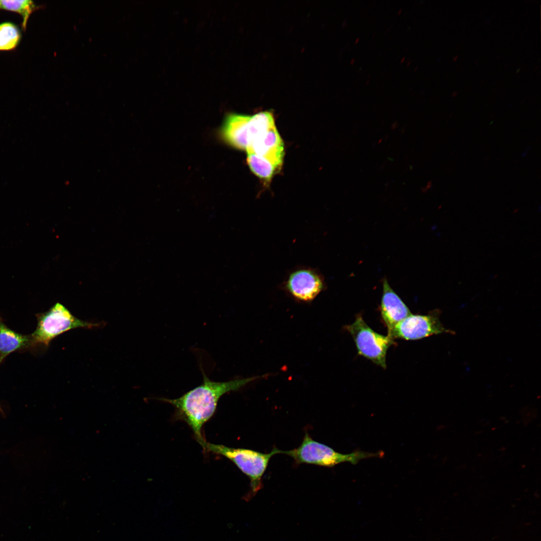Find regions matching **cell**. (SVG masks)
<instances>
[{
    "mask_svg": "<svg viewBox=\"0 0 541 541\" xmlns=\"http://www.w3.org/2000/svg\"><path fill=\"white\" fill-rule=\"evenodd\" d=\"M205 451L225 457L232 462L250 480V490L244 499L249 500L262 487V478L270 458L282 453L274 448L269 453L242 448H233L208 442L203 439L198 442Z\"/></svg>",
    "mask_w": 541,
    "mask_h": 541,
    "instance_id": "7a4b0ae2",
    "label": "cell"
},
{
    "mask_svg": "<svg viewBox=\"0 0 541 541\" xmlns=\"http://www.w3.org/2000/svg\"><path fill=\"white\" fill-rule=\"evenodd\" d=\"M202 374V383L181 396L175 399H159L174 407L177 417L190 426L198 442L204 439L202 435V427L214 414L219 399L257 378L253 377L216 382L210 380L203 372Z\"/></svg>",
    "mask_w": 541,
    "mask_h": 541,
    "instance_id": "6da1fadb",
    "label": "cell"
},
{
    "mask_svg": "<svg viewBox=\"0 0 541 541\" xmlns=\"http://www.w3.org/2000/svg\"><path fill=\"white\" fill-rule=\"evenodd\" d=\"M31 345L30 335H24L12 330L0 318V355L4 358L14 352Z\"/></svg>",
    "mask_w": 541,
    "mask_h": 541,
    "instance_id": "8fae6325",
    "label": "cell"
},
{
    "mask_svg": "<svg viewBox=\"0 0 541 541\" xmlns=\"http://www.w3.org/2000/svg\"><path fill=\"white\" fill-rule=\"evenodd\" d=\"M247 162L251 171L265 181H270L277 169L269 161L254 154H247Z\"/></svg>",
    "mask_w": 541,
    "mask_h": 541,
    "instance_id": "9a60e30c",
    "label": "cell"
},
{
    "mask_svg": "<svg viewBox=\"0 0 541 541\" xmlns=\"http://www.w3.org/2000/svg\"><path fill=\"white\" fill-rule=\"evenodd\" d=\"M355 343L358 353L384 369L386 368V354L394 344V339L373 331L358 315L355 321L345 326Z\"/></svg>",
    "mask_w": 541,
    "mask_h": 541,
    "instance_id": "5b68a950",
    "label": "cell"
},
{
    "mask_svg": "<svg viewBox=\"0 0 541 541\" xmlns=\"http://www.w3.org/2000/svg\"><path fill=\"white\" fill-rule=\"evenodd\" d=\"M381 315L389 335L394 327L411 314L409 308L394 291L385 279L381 302Z\"/></svg>",
    "mask_w": 541,
    "mask_h": 541,
    "instance_id": "9c48e42d",
    "label": "cell"
},
{
    "mask_svg": "<svg viewBox=\"0 0 541 541\" xmlns=\"http://www.w3.org/2000/svg\"><path fill=\"white\" fill-rule=\"evenodd\" d=\"M275 126L274 117L270 112H260L251 116L248 125V143L252 138Z\"/></svg>",
    "mask_w": 541,
    "mask_h": 541,
    "instance_id": "4fadbf2b",
    "label": "cell"
},
{
    "mask_svg": "<svg viewBox=\"0 0 541 541\" xmlns=\"http://www.w3.org/2000/svg\"><path fill=\"white\" fill-rule=\"evenodd\" d=\"M246 151L267 160L277 170L283 165L284 144L276 126L251 139Z\"/></svg>",
    "mask_w": 541,
    "mask_h": 541,
    "instance_id": "ba28073f",
    "label": "cell"
},
{
    "mask_svg": "<svg viewBox=\"0 0 541 541\" xmlns=\"http://www.w3.org/2000/svg\"><path fill=\"white\" fill-rule=\"evenodd\" d=\"M440 313L436 310L427 315L411 314L398 323L388 336L393 339L416 340L442 333L455 334V332L443 326L440 320Z\"/></svg>",
    "mask_w": 541,
    "mask_h": 541,
    "instance_id": "8992f818",
    "label": "cell"
},
{
    "mask_svg": "<svg viewBox=\"0 0 541 541\" xmlns=\"http://www.w3.org/2000/svg\"><path fill=\"white\" fill-rule=\"evenodd\" d=\"M324 288V281L321 275L309 268L294 270L289 275L285 283V288L290 294L303 302L313 301Z\"/></svg>",
    "mask_w": 541,
    "mask_h": 541,
    "instance_id": "52a82bcc",
    "label": "cell"
},
{
    "mask_svg": "<svg viewBox=\"0 0 541 541\" xmlns=\"http://www.w3.org/2000/svg\"><path fill=\"white\" fill-rule=\"evenodd\" d=\"M282 453L291 457L297 464L306 463L325 467H333L345 462L355 464L363 459L384 455L382 451L371 453L356 451L350 454L341 453L314 440L308 433H306L298 447L288 451L282 450Z\"/></svg>",
    "mask_w": 541,
    "mask_h": 541,
    "instance_id": "3957f363",
    "label": "cell"
},
{
    "mask_svg": "<svg viewBox=\"0 0 541 541\" xmlns=\"http://www.w3.org/2000/svg\"><path fill=\"white\" fill-rule=\"evenodd\" d=\"M22 34L19 27L11 22L0 24V51H10L19 45Z\"/></svg>",
    "mask_w": 541,
    "mask_h": 541,
    "instance_id": "5bb4252c",
    "label": "cell"
},
{
    "mask_svg": "<svg viewBox=\"0 0 541 541\" xmlns=\"http://www.w3.org/2000/svg\"><path fill=\"white\" fill-rule=\"evenodd\" d=\"M37 326L31 334L32 346L48 347L58 336L77 328L92 329L101 326V323H92L74 316L60 303H57L48 311L37 315Z\"/></svg>",
    "mask_w": 541,
    "mask_h": 541,
    "instance_id": "277c9868",
    "label": "cell"
},
{
    "mask_svg": "<svg viewBox=\"0 0 541 541\" xmlns=\"http://www.w3.org/2000/svg\"><path fill=\"white\" fill-rule=\"evenodd\" d=\"M39 8V6L30 0H0V10L14 12L22 17V25L24 31L26 29L27 23L31 14Z\"/></svg>",
    "mask_w": 541,
    "mask_h": 541,
    "instance_id": "7c38bea8",
    "label": "cell"
},
{
    "mask_svg": "<svg viewBox=\"0 0 541 541\" xmlns=\"http://www.w3.org/2000/svg\"><path fill=\"white\" fill-rule=\"evenodd\" d=\"M3 359H4V358L0 355V363H1V362L2 361V360Z\"/></svg>",
    "mask_w": 541,
    "mask_h": 541,
    "instance_id": "2e32d148",
    "label": "cell"
},
{
    "mask_svg": "<svg viewBox=\"0 0 541 541\" xmlns=\"http://www.w3.org/2000/svg\"><path fill=\"white\" fill-rule=\"evenodd\" d=\"M250 115L231 113L225 118L220 134L231 146L246 150L248 144V125Z\"/></svg>",
    "mask_w": 541,
    "mask_h": 541,
    "instance_id": "30bf717a",
    "label": "cell"
}]
</instances>
